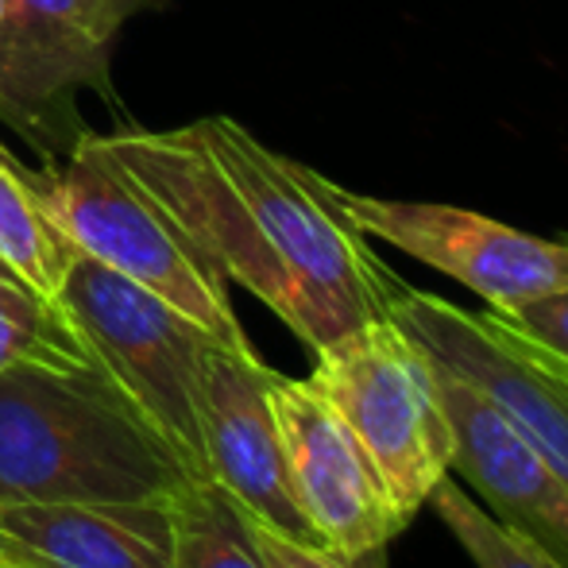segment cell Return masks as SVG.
Here are the masks:
<instances>
[{"mask_svg":"<svg viewBox=\"0 0 568 568\" xmlns=\"http://www.w3.org/2000/svg\"><path fill=\"white\" fill-rule=\"evenodd\" d=\"M341 205L372 240L468 286L495 314L568 291V232L534 236L442 202H395L341 186Z\"/></svg>","mask_w":568,"mask_h":568,"instance_id":"52a82bcc","label":"cell"},{"mask_svg":"<svg viewBox=\"0 0 568 568\" xmlns=\"http://www.w3.org/2000/svg\"><path fill=\"white\" fill-rule=\"evenodd\" d=\"M179 221L225 283L252 291L310 352L383 322L403 278L341 205V186L278 155L240 120L205 116L171 132L101 135Z\"/></svg>","mask_w":568,"mask_h":568,"instance_id":"6da1fadb","label":"cell"},{"mask_svg":"<svg viewBox=\"0 0 568 568\" xmlns=\"http://www.w3.org/2000/svg\"><path fill=\"white\" fill-rule=\"evenodd\" d=\"M310 383L337 406L372 456L406 526L449 476L453 429L437 398L434 364L390 317L317 352Z\"/></svg>","mask_w":568,"mask_h":568,"instance_id":"277c9868","label":"cell"},{"mask_svg":"<svg viewBox=\"0 0 568 568\" xmlns=\"http://www.w3.org/2000/svg\"><path fill=\"white\" fill-rule=\"evenodd\" d=\"M174 568H267L247 518L213 479H190L171 499Z\"/></svg>","mask_w":568,"mask_h":568,"instance_id":"5bb4252c","label":"cell"},{"mask_svg":"<svg viewBox=\"0 0 568 568\" xmlns=\"http://www.w3.org/2000/svg\"><path fill=\"white\" fill-rule=\"evenodd\" d=\"M190 471L101 364L0 372V507L171 503Z\"/></svg>","mask_w":568,"mask_h":568,"instance_id":"7a4b0ae2","label":"cell"},{"mask_svg":"<svg viewBox=\"0 0 568 568\" xmlns=\"http://www.w3.org/2000/svg\"><path fill=\"white\" fill-rule=\"evenodd\" d=\"M113 4H116V12L128 20L132 12H140V8H148V4H159V0H113Z\"/></svg>","mask_w":568,"mask_h":568,"instance_id":"ac0fdd59","label":"cell"},{"mask_svg":"<svg viewBox=\"0 0 568 568\" xmlns=\"http://www.w3.org/2000/svg\"><path fill=\"white\" fill-rule=\"evenodd\" d=\"M0 568H12V565H4V561H0Z\"/></svg>","mask_w":568,"mask_h":568,"instance_id":"d6986e66","label":"cell"},{"mask_svg":"<svg viewBox=\"0 0 568 568\" xmlns=\"http://www.w3.org/2000/svg\"><path fill=\"white\" fill-rule=\"evenodd\" d=\"M23 179L74 252L159 294L213 337L252 344L240 329L221 271L101 143V135H82L62 163L39 174L23 171Z\"/></svg>","mask_w":568,"mask_h":568,"instance_id":"3957f363","label":"cell"},{"mask_svg":"<svg viewBox=\"0 0 568 568\" xmlns=\"http://www.w3.org/2000/svg\"><path fill=\"white\" fill-rule=\"evenodd\" d=\"M54 298L82 333L90 356L113 375L148 426L182 460L190 479H210L194 383L197 359L213 333L82 252H74Z\"/></svg>","mask_w":568,"mask_h":568,"instance_id":"5b68a950","label":"cell"},{"mask_svg":"<svg viewBox=\"0 0 568 568\" xmlns=\"http://www.w3.org/2000/svg\"><path fill=\"white\" fill-rule=\"evenodd\" d=\"M20 364L90 367L98 359L90 356L59 298H47L8 263H0V372Z\"/></svg>","mask_w":568,"mask_h":568,"instance_id":"4fadbf2b","label":"cell"},{"mask_svg":"<svg viewBox=\"0 0 568 568\" xmlns=\"http://www.w3.org/2000/svg\"><path fill=\"white\" fill-rule=\"evenodd\" d=\"M495 314V310H491ZM503 322H510L518 333H526L534 344L549 348L554 356H561L568 364V291L561 294H546V298H534L526 306L499 314Z\"/></svg>","mask_w":568,"mask_h":568,"instance_id":"e0dca14e","label":"cell"},{"mask_svg":"<svg viewBox=\"0 0 568 568\" xmlns=\"http://www.w3.org/2000/svg\"><path fill=\"white\" fill-rule=\"evenodd\" d=\"M70 260H74V247L47 221L23 171L0 148V263H8L47 298H54Z\"/></svg>","mask_w":568,"mask_h":568,"instance_id":"9a60e30c","label":"cell"},{"mask_svg":"<svg viewBox=\"0 0 568 568\" xmlns=\"http://www.w3.org/2000/svg\"><path fill=\"white\" fill-rule=\"evenodd\" d=\"M387 317L437 367L491 398L568 487V364L561 356L491 310L476 314L414 286H403Z\"/></svg>","mask_w":568,"mask_h":568,"instance_id":"8992f818","label":"cell"},{"mask_svg":"<svg viewBox=\"0 0 568 568\" xmlns=\"http://www.w3.org/2000/svg\"><path fill=\"white\" fill-rule=\"evenodd\" d=\"M267 379L271 367L255 356L252 344L205 341L194 383L205 471L247 518L302 546H322L291 495Z\"/></svg>","mask_w":568,"mask_h":568,"instance_id":"9c48e42d","label":"cell"},{"mask_svg":"<svg viewBox=\"0 0 568 568\" xmlns=\"http://www.w3.org/2000/svg\"><path fill=\"white\" fill-rule=\"evenodd\" d=\"M0 561L12 568H174L171 503H8Z\"/></svg>","mask_w":568,"mask_h":568,"instance_id":"7c38bea8","label":"cell"},{"mask_svg":"<svg viewBox=\"0 0 568 568\" xmlns=\"http://www.w3.org/2000/svg\"><path fill=\"white\" fill-rule=\"evenodd\" d=\"M247 530H252V541L267 568H390L387 546L359 549V554H337V549L325 546H302V541L255 523V518H247Z\"/></svg>","mask_w":568,"mask_h":568,"instance_id":"2e32d148","label":"cell"},{"mask_svg":"<svg viewBox=\"0 0 568 568\" xmlns=\"http://www.w3.org/2000/svg\"><path fill=\"white\" fill-rule=\"evenodd\" d=\"M120 23L113 0H4L0 113L31 120L67 93L105 82Z\"/></svg>","mask_w":568,"mask_h":568,"instance_id":"8fae6325","label":"cell"},{"mask_svg":"<svg viewBox=\"0 0 568 568\" xmlns=\"http://www.w3.org/2000/svg\"><path fill=\"white\" fill-rule=\"evenodd\" d=\"M0 12H4V0H0Z\"/></svg>","mask_w":568,"mask_h":568,"instance_id":"ffe728a7","label":"cell"},{"mask_svg":"<svg viewBox=\"0 0 568 568\" xmlns=\"http://www.w3.org/2000/svg\"><path fill=\"white\" fill-rule=\"evenodd\" d=\"M434 379L453 429L449 471L484 499L495 523L530 541L554 568H568V487L491 398L437 364Z\"/></svg>","mask_w":568,"mask_h":568,"instance_id":"30bf717a","label":"cell"},{"mask_svg":"<svg viewBox=\"0 0 568 568\" xmlns=\"http://www.w3.org/2000/svg\"><path fill=\"white\" fill-rule=\"evenodd\" d=\"M267 398L291 495L317 541L337 554L390 546L406 523L337 406L310 379H291L278 372H271L267 379Z\"/></svg>","mask_w":568,"mask_h":568,"instance_id":"ba28073f","label":"cell"}]
</instances>
